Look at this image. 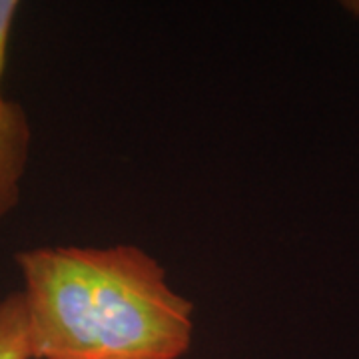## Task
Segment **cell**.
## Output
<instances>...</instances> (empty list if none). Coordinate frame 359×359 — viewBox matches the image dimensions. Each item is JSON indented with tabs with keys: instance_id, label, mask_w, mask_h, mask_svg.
Segmentation results:
<instances>
[{
	"instance_id": "cell-1",
	"label": "cell",
	"mask_w": 359,
	"mask_h": 359,
	"mask_svg": "<svg viewBox=\"0 0 359 359\" xmlns=\"http://www.w3.org/2000/svg\"><path fill=\"white\" fill-rule=\"evenodd\" d=\"M32 359H182L192 347L194 304L136 244L20 250Z\"/></svg>"
},
{
	"instance_id": "cell-2",
	"label": "cell",
	"mask_w": 359,
	"mask_h": 359,
	"mask_svg": "<svg viewBox=\"0 0 359 359\" xmlns=\"http://www.w3.org/2000/svg\"><path fill=\"white\" fill-rule=\"evenodd\" d=\"M18 11L20 4L16 0H0V224L22 200L32 146V128L25 106L4 92V72Z\"/></svg>"
},
{
	"instance_id": "cell-3",
	"label": "cell",
	"mask_w": 359,
	"mask_h": 359,
	"mask_svg": "<svg viewBox=\"0 0 359 359\" xmlns=\"http://www.w3.org/2000/svg\"><path fill=\"white\" fill-rule=\"evenodd\" d=\"M0 359H32L20 292L0 299Z\"/></svg>"
},
{
	"instance_id": "cell-4",
	"label": "cell",
	"mask_w": 359,
	"mask_h": 359,
	"mask_svg": "<svg viewBox=\"0 0 359 359\" xmlns=\"http://www.w3.org/2000/svg\"><path fill=\"white\" fill-rule=\"evenodd\" d=\"M344 8H346L347 13L359 16V0H349V2H344Z\"/></svg>"
}]
</instances>
